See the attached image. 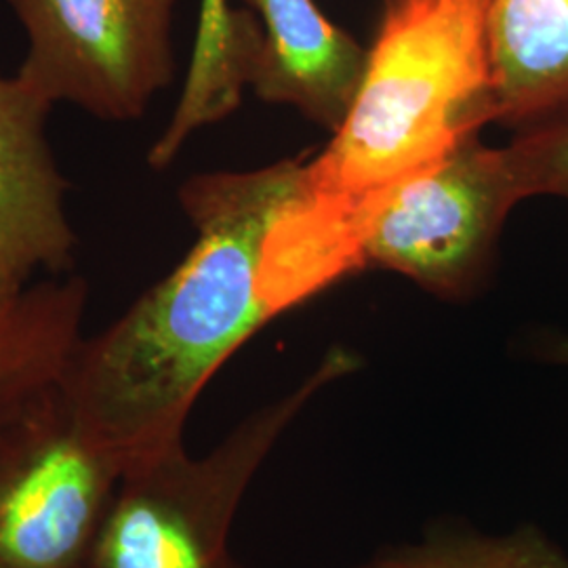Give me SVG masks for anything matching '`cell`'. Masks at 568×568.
Listing matches in <instances>:
<instances>
[{
  "label": "cell",
  "instance_id": "1",
  "mask_svg": "<svg viewBox=\"0 0 568 568\" xmlns=\"http://www.w3.org/2000/svg\"><path fill=\"white\" fill-rule=\"evenodd\" d=\"M304 164L284 159L183 183L194 246L112 325L77 345L61 394L126 464L185 445L204 387L251 337L293 310L267 264V246L302 187Z\"/></svg>",
  "mask_w": 568,
  "mask_h": 568
},
{
  "label": "cell",
  "instance_id": "2",
  "mask_svg": "<svg viewBox=\"0 0 568 568\" xmlns=\"http://www.w3.org/2000/svg\"><path fill=\"white\" fill-rule=\"evenodd\" d=\"M488 0H387L358 98L270 234L293 305L365 270L386 204L495 122Z\"/></svg>",
  "mask_w": 568,
  "mask_h": 568
},
{
  "label": "cell",
  "instance_id": "3",
  "mask_svg": "<svg viewBox=\"0 0 568 568\" xmlns=\"http://www.w3.org/2000/svg\"><path fill=\"white\" fill-rule=\"evenodd\" d=\"M361 365L335 345L300 386L248 413L203 455L180 445L133 459L81 568H251L230 546L248 488L312 400Z\"/></svg>",
  "mask_w": 568,
  "mask_h": 568
},
{
  "label": "cell",
  "instance_id": "4",
  "mask_svg": "<svg viewBox=\"0 0 568 568\" xmlns=\"http://www.w3.org/2000/svg\"><path fill=\"white\" fill-rule=\"evenodd\" d=\"M126 466L60 386L0 422V568H81Z\"/></svg>",
  "mask_w": 568,
  "mask_h": 568
},
{
  "label": "cell",
  "instance_id": "5",
  "mask_svg": "<svg viewBox=\"0 0 568 568\" xmlns=\"http://www.w3.org/2000/svg\"><path fill=\"white\" fill-rule=\"evenodd\" d=\"M28 37L18 77L51 105L135 121L175 77V0H9Z\"/></svg>",
  "mask_w": 568,
  "mask_h": 568
},
{
  "label": "cell",
  "instance_id": "6",
  "mask_svg": "<svg viewBox=\"0 0 568 568\" xmlns=\"http://www.w3.org/2000/svg\"><path fill=\"white\" fill-rule=\"evenodd\" d=\"M520 201L508 145L488 148L474 135L386 204L366 236L365 267L398 272L440 300H466Z\"/></svg>",
  "mask_w": 568,
  "mask_h": 568
},
{
  "label": "cell",
  "instance_id": "7",
  "mask_svg": "<svg viewBox=\"0 0 568 568\" xmlns=\"http://www.w3.org/2000/svg\"><path fill=\"white\" fill-rule=\"evenodd\" d=\"M51 110L18 74L0 77V251L26 281L37 270L65 272L77 246L68 183L44 135Z\"/></svg>",
  "mask_w": 568,
  "mask_h": 568
},
{
  "label": "cell",
  "instance_id": "8",
  "mask_svg": "<svg viewBox=\"0 0 568 568\" xmlns=\"http://www.w3.org/2000/svg\"><path fill=\"white\" fill-rule=\"evenodd\" d=\"M244 2L262 26L248 89L264 102L297 108L335 133L365 81L368 49L328 20L314 0Z\"/></svg>",
  "mask_w": 568,
  "mask_h": 568
},
{
  "label": "cell",
  "instance_id": "9",
  "mask_svg": "<svg viewBox=\"0 0 568 568\" xmlns=\"http://www.w3.org/2000/svg\"><path fill=\"white\" fill-rule=\"evenodd\" d=\"M495 122L516 135L568 122V0H488Z\"/></svg>",
  "mask_w": 568,
  "mask_h": 568
},
{
  "label": "cell",
  "instance_id": "10",
  "mask_svg": "<svg viewBox=\"0 0 568 568\" xmlns=\"http://www.w3.org/2000/svg\"><path fill=\"white\" fill-rule=\"evenodd\" d=\"M260 47L262 26L251 9H234L230 0H201L182 95L148 154L150 166L166 169L196 131L224 121L241 105Z\"/></svg>",
  "mask_w": 568,
  "mask_h": 568
},
{
  "label": "cell",
  "instance_id": "11",
  "mask_svg": "<svg viewBox=\"0 0 568 568\" xmlns=\"http://www.w3.org/2000/svg\"><path fill=\"white\" fill-rule=\"evenodd\" d=\"M89 288L79 276L28 286L0 314V422L60 386L81 344Z\"/></svg>",
  "mask_w": 568,
  "mask_h": 568
},
{
  "label": "cell",
  "instance_id": "12",
  "mask_svg": "<svg viewBox=\"0 0 568 568\" xmlns=\"http://www.w3.org/2000/svg\"><path fill=\"white\" fill-rule=\"evenodd\" d=\"M347 568H568V554L535 523L490 532L440 518L417 539L382 546Z\"/></svg>",
  "mask_w": 568,
  "mask_h": 568
},
{
  "label": "cell",
  "instance_id": "13",
  "mask_svg": "<svg viewBox=\"0 0 568 568\" xmlns=\"http://www.w3.org/2000/svg\"><path fill=\"white\" fill-rule=\"evenodd\" d=\"M508 150L525 199L556 196L568 203V122L516 135Z\"/></svg>",
  "mask_w": 568,
  "mask_h": 568
},
{
  "label": "cell",
  "instance_id": "14",
  "mask_svg": "<svg viewBox=\"0 0 568 568\" xmlns=\"http://www.w3.org/2000/svg\"><path fill=\"white\" fill-rule=\"evenodd\" d=\"M530 354L546 365L568 368V333L539 331L530 339Z\"/></svg>",
  "mask_w": 568,
  "mask_h": 568
},
{
  "label": "cell",
  "instance_id": "15",
  "mask_svg": "<svg viewBox=\"0 0 568 568\" xmlns=\"http://www.w3.org/2000/svg\"><path fill=\"white\" fill-rule=\"evenodd\" d=\"M26 288V278L9 264V260L0 251V314L7 312L11 305L18 304Z\"/></svg>",
  "mask_w": 568,
  "mask_h": 568
}]
</instances>
